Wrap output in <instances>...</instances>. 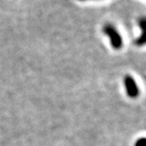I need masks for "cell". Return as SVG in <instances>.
<instances>
[{"mask_svg":"<svg viewBox=\"0 0 146 146\" xmlns=\"http://www.w3.org/2000/svg\"><path fill=\"white\" fill-rule=\"evenodd\" d=\"M135 146H146V140L145 138H141L137 141L135 143Z\"/></svg>","mask_w":146,"mask_h":146,"instance_id":"obj_4","label":"cell"},{"mask_svg":"<svg viewBox=\"0 0 146 146\" xmlns=\"http://www.w3.org/2000/svg\"><path fill=\"white\" fill-rule=\"evenodd\" d=\"M103 33L105 34L110 40L111 46L114 49H120L122 47V38L119 31L111 23H107L103 27Z\"/></svg>","mask_w":146,"mask_h":146,"instance_id":"obj_1","label":"cell"},{"mask_svg":"<svg viewBox=\"0 0 146 146\" xmlns=\"http://www.w3.org/2000/svg\"><path fill=\"white\" fill-rule=\"evenodd\" d=\"M124 85H125V87H126L128 95L129 97L135 98L138 95L139 91H138L137 86L135 84L134 78L131 76L127 75L124 77Z\"/></svg>","mask_w":146,"mask_h":146,"instance_id":"obj_2","label":"cell"},{"mask_svg":"<svg viewBox=\"0 0 146 146\" xmlns=\"http://www.w3.org/2000/svg\"><path fill=\"white\" fill-rule=\"evenodd\" d=\"M78 1H87V0H78Z\"/></svg>","mask_w":146,"mask_h":146,"instance_id":"obj_5","label":"cell"},{"mask_svg":"<svg viewBox=\"0 0 146 146\" xmlns=\"http://www.w3.org/2000/svg\"><path fill=\"white\" fill-rule=\"evenodd\" d=\"M138 27H140L141 31H142V34L140 36L137 37V39L135 40V44L137 46H143L145 43V30H146V20L144 17H141L138 19Z\"/></svg>","mask_w":146,"mask_h":146,"instance_id":"obj_3","label":"cell"}]
</instances>
